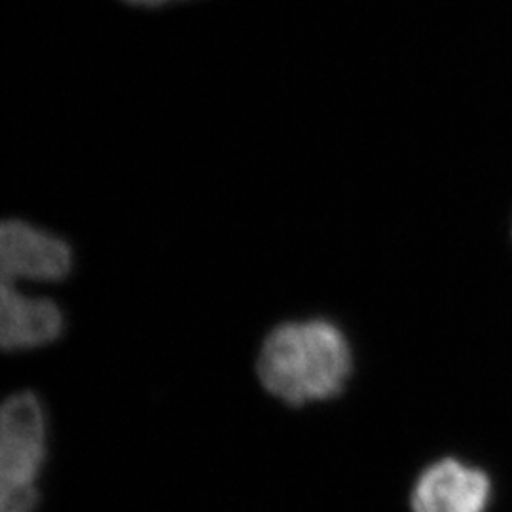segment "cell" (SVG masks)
Masks as SVG:
<instances>
[{
    "instance_id": "obj_1",
    "label": "cell",
    "mask_w": 512,
    "mask_h": 512,
    "mask_svg": "<svg viewBox=\"0 0 512 512\" xmlns=\"http://www.w3.org/2000/svg\"><path fill=\"white\" fill-rule=\"evenodd\" d=\"M76 249L63 234L23 217L0 219V351L55 344L67 327L65 308L48 287L71 281Z\"/></svg>"
},
{
    "instance_id": "obj_2",
    "label": "cell",
    "mask_w": 512,
    "mask_h": 512,
    "mask_svg": "<svg viewBox=\"0 0 512 512\" xmlns=\"http://www.w3.org/2000/svg\"><path fill=\"white\" fill-rule=\"evenodd\" d=\"M351 368L353 357L344 332L323 319L275 327L256 361L260 384L291 406L336 397L348 384Z\"/></svg>"
},
{
    "instance_id": "obj_3",
    "label": "cell",
    "mask_w": 512,
    "mask_h": 512,
    "mask_svg": "<svg viewBox=\"0 0 512 512\" xmlns=\"http://www.w3.org/2000/svg\"><path fill=\"white\" fill-rule=\"evenodd\" d=\"M44 461V408L37 395L16 393L0 406V512H35Z\"/></svg>"
},
{
    "instance_id": "obj_4",
    "label": "cell",
    "mask_w": 512,
    "mask_h": 512,
    "mask_svg": "<svg viewBox=\"0 0 512 512\" xmlns=\"http://www.w3.org/2000/svg\"><path fill=\"white\" fill-rule=\"evenodd\" d=\"M492 480L486 471L459 459H440L421 473L412 492L414 512H486Z\"/></svg>"
},
{
    "instance_id": "obj_5",
    "label": "cell",
    "mask_w": 512,
    "mask_h": 512,
    "mask_svg": "<svg viewBox=\"0 0 512 512\" xmlns=\"http://www.w3.org/2000/svg\"><path fill=\"white\" fill-rule=\"evenodd\" d=\"M118 4H124L131 10H141V12H160L167 8L175 6H184V4H194L200 0H116Z\"/></svg>"
}]
</instances>
